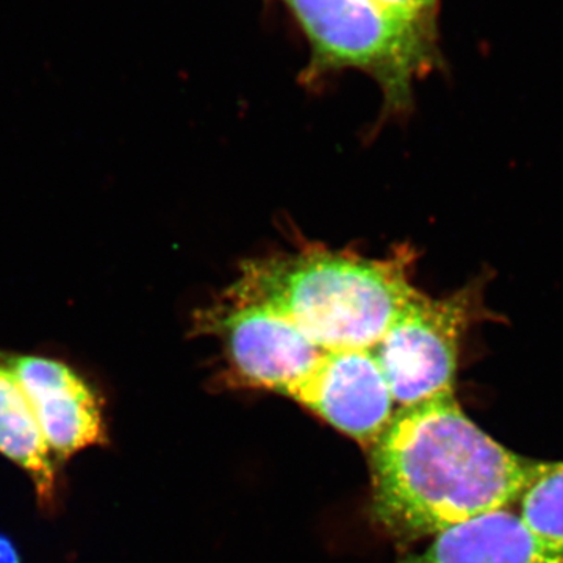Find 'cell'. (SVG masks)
I'll list each match as a JSON object with an SVG mask.
<instances>
[{"mask_svg": "<svg viewBox=\"0 0 563 563\" xmlns=\"http://www.w3.org/2000/svg\"><path fill=\"white\" fill-rule=\"evenodd\" d=\"M310 46L303 85L344 69L379 85L384 114L407 113L413 87L442 65L440 36L415 27L374 0H284Z\"/></svg>", "mask_w": 563, "mask_h": 563, "instance_id": "cell-3", "label": "cell"}, {"mask_svg": "<svg viewBox=\"0 0 563 563\" xmlns=\"http://www.w3.org/2000/svg\"><path fill=\"white\" fill-rule=\"evenodd\" d=\"M55 462L109 443L101 396L66 363L36 355H9Z\"/></svg>", "mask_w": 563, "mask_h": 563, "instance_id": "cell-7", "label": "cell"}, {"mask_svg": "<svg viewBox=\"0 0 563 563\" xmlns=\"http://www.w3.org/2000/svg\"><path fill=\"white\" fill-rule=\"evenodd\" d=\"M485 317L479 280L446 298L418 291L373 347L395 402L407 407L454 393L463 336Z\"/></svg>", "mask_w": 563, "mask_h": 563, "instance_id": "cell-4", "label": "cell"}, {"mask_svg": "<svg viewBox=\"0 0 563 563\" xmlns=\"http://www.w3.org/2000/svg\"><path fill=\"white\" fill-rule=\"evenodd\" d=\"M285 396L366 450H372L395 415V399L373 351L325 352Z\"/></svg>", "mask_w": 563, "mask_h": 563, "instance_id": "cell-6", "label": "cell"}, {"mask_svg": "<svg viewBox=\"0 0 563 563\" xmlns=\"http://www.w3.org/2000/svg\"><path fill=\"white\" fill-rule=\"evenodd\" d=\"M374 2L420 31L440 36V0H374Z\"/></svg>", "mask_w": 563, "mask_h": 563, "instance_id": "cell-11", "label": "cell"}, {"mask_svg": "<svg viewBox=\"0 0 563 563\" xmlns=\"http://www.w3.org/2000/svg\"><path fill=\"white\" fill-rule=\"evenodd\" d=\"M518 514L537 536L563 548V462H539Z\"/></svg>", "mask_w": 563, "mask_h": 563, "instance_id": "cell-10", "label": "cell"}, {"mask_svg": "<svg viewBox=\"0 0 563 563\" xmlns=\"http://www.w3.org/2000/svg\"><path fill=\"white\" fill-rule=\"evenodd\" d=\"M369 453L374 517L401 544L510 509L539 465L495 442L454 393L401 407Z\"/></svg>", "mask_w": 563, "mask_h": 563, "instance_id": "cell-1", "label": "cell"}, {"mask_svg": "<svg viewBox=\"0 0 563 563\" xmlns=\"http://www.w3.org/2000/svg\"><path fill=\"white\" fill-rule=\"evenodd\" d=\"M399 563H563V548L537 536L520 514L499 509L437 533L424 553Z\"/></svg>", "mask_w": 563, "mask_h": 563, "instance_id": "cell-8", "label": "cell"}, {"mask_svg": "<svg viewBox=\"0 0 563 563\" xmlns=\"http://www.w3.org/2000/svg\"><path fill=\"white\" fill-rule=\"evenodd\" d=\"M0 563H21L16 547L7 536H0Z\"/></svg>", "mask_w": 563, "mask_h": 563, "instance_id": "cell-12", "label": "cell"}, {"mask_svg": "<svg viewBox=\"0 0 563 563\" xmlns=\"http://www.w3.org/2000/svg\"><path fill=\"white\" fill-rule=\"evenodd\" d=\"M0 453L31 477L41 506L54 504L55 461L7 354H0Z\"/></svg>", "mask_w": 563, "mask_h": 563, "instance_id": "cell-9", "label": "cell"}, {"mask_svg": "<svg viewBox=\"0 0 563 563\" xmlns=\"http://www.w3.org/2000/svg\"><path fill=\"white\" fill-rule=\"evenodd\" d=\"M195 325L202 335L221 340L240 383L284 396L325 354L287 317L265 303L220 298L201 310Z\"/></svg>", "mask_w": 563, "mask_h": 563, "instance_id": "cell-5", "label": "cell"}, {"mask_svg": "<svg viewBox=\"0 0 563 563\" xmlns=\"http://www.w3.org/2000/svg\"><path fill=\"white\" fill-rule=\"evenodd\" d=\"M413 263L407 246L366 258L309 244L244 262L221 298L273 307L322 352L373 351L420 291Z\"/></svg>", "mask_w": 563, "mask_h": 563, "instance_id": "cell-2", "label": "cell"}]
</instances>
